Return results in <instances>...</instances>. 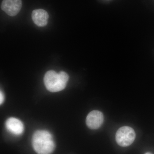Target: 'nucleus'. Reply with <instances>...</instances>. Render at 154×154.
<instances>
[{"mask_svg":"<svg viewBox=\"0 0 154 154\" xmlns=\"http://www.w3.org/2000/svg\"><path fill=\"white\" fill-rule=\"evenodd\" d=\"M22 7V0H3L1 8L11 17L16 16Z\"/></svg>","mask_w":154,"mask_h":154,"instance_id":"20e7f679","label":"nucleus"},{"mask_svg":"<svg viewBox=\"0 0 154 154\" xmlns=\"http://www.w3.org/2000/svg\"><path fill=\"white\" fill-rule=\"evenodd\" d=\"M104 121V116L99 110H93L88 114L86 118L87 126L92 129L99 128Z\"/></svg>","mask_w":154,"mask_h":154,"instance_id":"39448f33","label":"nucleus"},{"mask_svg":"<svg viewBox=\"0 0 154 154\" xmlns=\"http://www.w3.org/2000/svg\"><path fill=\"white\" fill-rule=\"evenodd\" d=\"M145 154H152L150 152H148L146 153H145Z\"/></svg>","mask_w":154,"mask_h":154,"instance_id":"1a4fd4ad","label":"nucleus"},{"mask_svg":"<svg viewBox=\"0 0 154 154\" xmlns=\"http://www.w3.org/2000/svg\"><path fill=\"white\" fill-rule=\"evenodd\" d=\"M6 128L12 134L19 135L24 131V127L22 122L14 117L9 118L6 122Z\"/></svg>","mask_w":154,"mask_h":154,"instance_id":"423d86ee","label":"nucleus"},{"mask_svg":"<svg viewBox=\"0 0 154 154\" xmlns=\"http://www.w3.org/2000/svg\"><path fill=\"white\" fill-rule=\"evenodd\" d=\"M48 18L47 12L43 9H36L32 12V20L39 27H44L47 25Z\"/></svg>","mask_w":154,"mask_h":154,"instance_id":"0eeeda50","label":"nucleus"},{"mask_svg":"<svg viewBox=\"0 0 154 154\" xmlns=\"http://www.w3.org/2000/svg\"><path fill=\"white\" fill-rule=\"evenodd\" d=\"M69 79L68 75L65 72L57 73L54 71L50 70L45 75L44 84L48 91L55 93L65 89Z\"/></svg>","mask_w":154,"mask_h":154,"instance_id":"f03ea898","label":"nucleus"},{"mask_svg":"<svg viewBox=\"0 0 154 154\" xmlns=\"http://www.w3.org/2000/svg\"><path fill=\"white\" fill-rule=\"evenodd\" d=\"M4 100H5V96H4L2 92L1 91V93H0V103H1V105L2 104Z\"/></svg>","mask_w":154,"mask_h":154,"instance_id":"6e6552de","label":"nucleus"},{"mask_svg":"<svg viewBox=\"0 0 154 154\" xmlns=\"http://www.w3.org/2000/svg\"><path fill=\"white\" fill-rule=\"evenodd\" d=\"M32 146L38 154H51L55 149L52 135L44 130L37 131L32 137Z\"/></svg>","mask_w":154,"mask_h":154,"instance_id":"f257e3e1","label":"nucleus"},{"mask_svg":"<svg viewBox=\"0 0 154 154\" xmlns=\"http://www.w3.org/2000/svg\"><path fill=\"white\" fill-rule=\"evenodd\" d=\"M136 137L134 130L129 126H123L118 129L116 134V140L122 147L130 146Z\"/></svg>","mask_w":154,"mask_h":154,"instance_id":"7ed1b4c3","label":"nucleus"}]
</instances>
